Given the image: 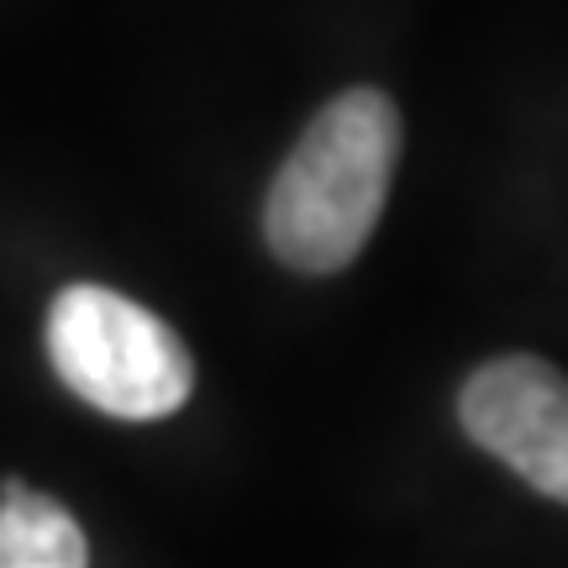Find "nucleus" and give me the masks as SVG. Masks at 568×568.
Returning <instances> with one entry per match:
<instances>
[{"mask_svg":"<svg viewBox=\"0 0 568 568\" xmlns=\"http://www.w3.org/2000/svg\"><path fill=\"white\" fill-rule=\"evenodd\" d=\"M400 159V111L385 90H343L301 132L274 174L264 237L274 258L301 274L347 268L385 216Z\"/></svg>","mask_w":568,"mask_h":568,"instance_id":"1","label":"nucleus"},{"mask_svg":"<svg viewBox=\"0 0 568 568\" xmlns=\"http://www.w3.org/2000/svg\"><path fill=\"white\" fill-rule=\"evenodd\" d=\"M48 358L84 406L116 422H159L190 400L195 364L180 332L101 284H69L48 311Z\"/></svg>","mask_w":568,"mask_h":568,"instance_id":"2","label":"nucleus"},{"mask_svg":"<svg viewBox=\"0 0 568 568\" xmlns=\"http://www.w3.org/2000/svg\"><path fill=\"white\" fill-rule=\"evenodd\" d=\"M458 422L510 474L568 506V374L531 353H506L468 374Z\"/></svg>","mask_w":568,"mask_h":568,"instance_id":"3","label":"nucleus"},{"mask_svg":"<svg viewBox=\"0 0 568 568\" xmlns=\"http://www.w3.org/2000/svg\"><path fill=\"white\" fill-rule=\"evenodd\" d=\"M0 568H90L80 521L21 479L0 489Z\"/></svg>","mask_w":568,"mask_h":568,"instance_id":"4","label":"nucleus"}]
</instances>
